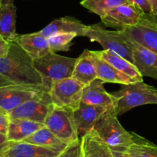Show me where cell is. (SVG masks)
I'll return each instance as SVG.
<instances>
[{"mask_svg":"<svg viewBox=\"0 0 157 157\" xmlns=\"http://www.w3.org/2000/svg\"><path fill=\"white\" fill-rule=\"evenodd\" d=\"M13 85L46 86L33 59L16 40L10 42L7 55L0 58V87Z\"/></svg>","mask_w":157,"mask_h":157,"instance_id":"6da1fadb","label":"cell"},{"mask_svg":"<svg viewBox=\"0 0 157 157\" xmlns=\"http://www.w3.org/2000/svg\"><path fill=\"white\" fill-rule=\"evenodd\" d=\"M111 94L116 98L115 111L117 116L140 105L157 104V88L143 81L122 84L120 90Z\"/></svg>","mask_w":157,"mask_h":157,"instance_id":"7a4b0ae2","label":"cell"},{"mask_svg":"<svg viewBox=\"0 0 157 157\" xmlns=\"http://www.w3.org/2000/svg\"><path fill=\"white\" fill-rule=\"evenodd\" d=\"M117 116L115 109L106 110L96 123L93 130L111 149L126 150L132 143V134L120 124Z\"/></svg>","mask_w":157,"mask_h":157,"instance_id":"3957f363","label":"cell"},{"mask_svg":"<svg viewBox=\"0 0 157 157\" xmlns=\"http://www.w3.org/2000/svg\"><path fill=\"white\" fill-rule=\"evenodd\" d=\"M75 63L76 59L63 56L56 52L33 60L35 68L49 88L52 82L72 77Z\"/></svg>","mask_w":157,"mask_h":157,"instance_id":"277c9868","label":"cell"},{"mask_svg":"<svg viewBox=\"0 0 157 157\" xmlns=\"http://www.w3.org/2000/svg\"><path fill=\"white\" fill-rule=\"evenodd\" d=\"M84 36L89 38L90 41L99 43L105 50L112 51L130 63H133L132 50L129 40L120 29L111 31L95 24L87 25Z\"/></svg>","mask_w":157,"mask_h":157,"instance_id":"5b68a950","label":"cell"},{"mask_svg":"<svg viewBox=\"0 0 157 157\" xmlns=\"http://www.w3.org/2000/svg\"><path fill=\"white\" fill-rule=\"evenodd\" d=\"M85 86L72 77L56 81L51 84L49 94L54 106L76 109L81 102Z\"/></svg>","mask_w":157,"mask_h":157,"instance_id":"8992f818","label":"cell"},{"mask_svg":"<svg viewBox=\"0 0 157 157\" xmlns=\"http://www.w3.org/2000/svg\"><path fill=\"white\" fill-rule=\"evenodd\" d=\"M44 125L68 146L75 144L81 140L75 127L73 113L69 109L54 107L46 117Z\"/></svg>","mask_w":157,"mask_h":157,"instance_id":"52a82bcc","label":"cell"},{"mask_svg":"<svg viewBox=\"0 0 157 157\" xmlns=\"http://www.w3.org/2000/svg\"><path fill=\"white\" fill-rule=\"evenodd\" d=\"M121 32L129 39L157 54V16L144 13L139 22Z\"/></svg>","mask_w":157,"mask_h":157,"instance_id":"ba28073f","label":"cell"},{"mask_svg":"<svg viewBox=\"0 0 157 157\" xmlns=\"http://www.w3.org/2000/svg\"><path fill=\"white\" fill-rule=\"evenodd\" d=\"M49 88L43 85H13L0 87V110L10 113L19 105Z\"/></svg>","mask_w":157,"mask_h":157,"instance_id":"9c48e42d","label":"cell"},{"mask_svg":"<svg viewBox=\"0 0 157 157\" xmlns=\"http://www.w3.org/2000/svg\"><path fill=\"white\" fill-rule=\"evenodd\" d=\"M54 107L49 92H45L25 101L9 114L11 119H24L44 124L46 117Z\"/></svg>","mask_w":157,"mask_h":157,"instance_id":"30bf717a","label":"cell"},{"mask_svg":"<svg viewBox=\"0 0 157 157\" xmlns=\"http://www.w3.org/2000/svg\"><path fill=\"white\" fill-rule=\"evenodd\" d=\"M144 13L136 5L129 2L112 9L100 18L105 26L121 29L138 23Z\"/></svg>","mask_w":157,"mask_h":157,"instance_id":"8fae6325","label":"cell"},{"mask_svg":"<svg viewBox=\"0 0 157 157\" xmlns=\"http://www.w3.org/2000/svg\"><path fill=\"white\" fill-rule=\"evenodd\" d=\"M63 151L25 142L8 141L0 148V157H57Z\"/></svg>","mask_w":157,"mask_h":157,"instance_id":"7c38bea8","label":"cell"},{"mask_svg":"<svg viewBox=\"0 0 157 157\" xmlns=\"http://www.w3.org/2000/svg\"><path fill=\"white\" fill-rule=\"evenodd\" d=\"M106 110L102 106L81 102L79 106L72 112L78 136L82 137L93 130L96 123Z\"/></svg>","mask_w":157,"mask_h":157,"instance_id":"4fadbf2b","label":"cell"},{"mask_svg":"<svg viewBox=\"0 0 157 157\" xmlns=\"http://www.w3.org/2000/svg\"><path fill=\"white\" fill-rule=\"evenodd\" d=\"M103 81L99 78L85 86L82 91L81 102L97 106H102L105 109H113L116 106V98L105 91Z\"/></svg>","mask_w":157,"mask_h":157,"instance_id":"5bb4252c","label":"cell"},{"mask_svg":"<svg viewBox=\"0 0 157 157\" xmlns=\"http://www.w3.org/2000/svg\"><path fill=\"white\" fill-rule=\"evenodd\" d=\"M132 50V60L142 76L157 79V54L129 39Z\"/></svg>","mask_w":157,"mask_h":157,"instance_id":"9a60e30c","label":"cell"},{"mask_svg":"<svg viewBox=\"0 0 157 157\" xmlns=\"http://www.w3.org/2000/svg\"><path fill=\"white\" fill-rule=\"evenodd\" d=\"M15 40L33 60L52 52L47 38L38 32L31 34L18 35Z\"/></svg>","mask_w":157,"mask_h":157,"instance_id":"2e32d148","label":"cell"},{"mask_svg":"<svg viewBox=\"0 0 157 157\" xmlns=\"http://www.w3.org/2000/svg\"><path fill=\"white\" fill-rule=\"evenodd\" d=\"M91 52L94 59L97 78L104 82H113L120 85L134 82L132 78L118 71L102 58L99 51H91Z\"/></svg>","mask_w":157,"mask_h":157,"instance_id":"e0dca14e","label":"cell"},{"mask_svg":"<svg viewBox=\"0 0 157 157\" xmlns=\"http://www.w3.org/2000/svg\"><path fill=\"white\" fill-rule=\"evenodd\" d=\"M87 25H84L80 21L72 17H63L54 19L52 22L38 33L46 38L59 33H73L77 36H84Z\"/></svg>","mask_w":157,"mask_h":157,"instance_id":"ac0fdd59","label":"cell"},{"mask_svg":"<svg viewBox=\"0 0 157 157\" xmlns=\"http://www.w3.org/2000/svg\"><path fill=\"white\" fill-rule=\"evenodd\" d=\"M72 77L84 86L88 85L97 78L96 66L91 51L86 49L76 59Z\"/></svg>","mask_w":157,"mask_h":157,"instance_id":"d6986e66","label":"cell"},{"mask_svg":"<svg viewBox=\"0 0 157 157\" xmlns=\"http://www.w3.org/2000/svg\"><path fill=\"white\" fill-rule=\"evenodd\" d=\"M82 157H113L109 146L94 130L81 137Z\"/></svg>","mask_w":157,"mask_h":157,"instance_id":"ffe728a7","label":"cell"},{"mask_svg":"<svg viewBox=\"0 0 157 157\" xmlns=\"http://www.w3.org/2000/svg\"><path fill=\"white\" fill-rule=\"evenodd\" d=\"M45 126L43 123L24 119H11L9 125L7 139L12 142H22L39 129Z\"/></svg>","mask_w":157,"mask_h":157,"instance_id":"44dd1931","label":"cell"},{"mask_svg":"<svg viewBox=\"0 0 157 157\" xmlns=\"http://www.w3.org/2000/svg\"><path fill=\"white\" fill-rule=\"evenodd\" d=\"M16 8L14 3L0 6V36L8 42L14 41L17 37L16 31Z\"/></svg>","mask_w":157,"mask_h":157,"instance_id":"7402d4cb","label":"cell"},{"mask_svg":"<svg viewBox=\"0 0 157 157\" xmlns=\"http://www.w3.org/2000/svg\"><path fill=\"white\" fill-rule=\"evenodd\" d=\"M99 52L102 58L105 59L115 69L129 76L134 82L143 81V76L139 72L136 66L127 59L110 50L103 49L102 51H99Z\"/></svg>","mask_w":157,"mask_h":157,"instance_id":"603a6c76","label":"cell"},{"mask_svg":"<svg viewBox=\"0 0 157 157\" xmlns=\"http://www.w3.org/2000/svg\"><path fill=\"white\" fill-rule=\"evenodd\" d=\"M22 142L36 145V146H43V147L60 149V150H64L69 146L66 143L56 136L46 126L39 129Z\"/></svg>","mask_w":157,"mask_h":157,"instance_id":"cb8c5ba5","label":"cell"},{"mask_svg":"<svg viewBox=\"0 0 157 157\" xmlns=\"http://www.w3.org/2000/svg\"><path fill=\"white\" fill-rule=\"evenodd\" d=\"M132 143L126 149L132 157H157V146L144 137L131 132Z\"/></svg>","mask_w":157,"mask_h":157,"instance_id":"d4e9b609","label":"cell"},{"mask_svg":"<svg viewBox=\"0 0 157 157\" xmlns=\"http://www.w3.org/2000/svg\"><path fill=\"white\" fill-rule=\"evenodd\" d=\"M126 3H129L127 0H82L80 2L84 8L98 15L99 17L112 9Z\"/></svg>","mask_w":157,"mask_h":157,"instance_id":"484cf974","label":"cell"},{"mask_svg":"<svg viewBox=\"0 0 157 157\" xmlns=\"http://www.w3.org/2000/svg\"><path fill=\"white\" fill-rule=\"evenodd\" d=\"M77 35L75 33H59L48 38L52 52L63 51L66 52L70 49L72 45V40Z\"/></svg>","mask_w":157,"mask_h":157,"instance_id":"4316f807","label":"cell"},{"mask_svg":"<svg viewBox=\"0 0 157 157\" xmlns=\"http://www.w3.org/2000/svg\"><path fill=\"white\" fill-rule=\"evenodd\" d=\"M57 157H82L81 140L75 144L69 145Z\"/></svg>","mask_w":157,"mask_h":157,"instance_id":"83f0119b","label":"cell"},{"mask_svg":"<svg viewBox=\"0 0 157 157\" xmlns=\"http://www.w3.org/2000/svg\"><path fill=\"white\" fill-rule=\"evenodd\" d=\"M10 120L11 118L8 113L0 110V133L7 135Z\"/></svg>","mask_w":157,"mask_h":157,"instance_id":"f1b7e54d","label":"cell"},{"mask_svg":"<svg viewBox=\"0 0 157 157\" xmlns=\"http://www.w3.org/2000/svg\"><path fill=\"white\" fill-rule=\"evenodd\" d=\"M127 1L130 3L135 4L137 6L140 7L145 13L152 14V10H151L149 0H127Z\"/></svg>","mask_w":157,"mask_h":157,"instance_id":"f546056e","label":"cell"},{"mask_svg":"<svg viewBox=\"0 0 157 157\" xmlns=\"http://www.w3.org/2000/svg\"><path fill=\"white\" fill-rule=\"evenodd\" d=\"M10 42H8L0 36V58L7 55L10 49Z\"/></svg>","mask_w":157,"mask_h":157,"instance_id":"4dcf8cb0","label":"cell"},{"mask_svg":"<svg viewBox=\"0 0 157 157\" xmlns=\"http://www.w3.org/2000/svg\"><path fill=\"white\" fill-rule=\"evenodd\" d=\"M111 150L113 157H132L126 150L120 151L115 150V149H111Z\"/></svg>","mask_w":157,"mask_h":157,"instance_id":"1f68e13d","label":"cell"},{"mask_svg":"<svg viewBox=\"0 0 157 157\" xmlns=\"http://www.w3.org/2000/svg\"><path fill=\"white\" fill-rule=\"evenodd\" d=\"M149 2L150 4L152 15L157 16V0H149Z\"/></svg>","mask_w":157,"mask_h":157,"instance_id":"d6a6232c","label":"cell"},{"mask_svg":"<svg viewBox=\"0 0 157 157\" xmlns=\"http://www.w3.org/2000/svg\"><path fill=\"white\" fill-rule=\"evenodd\" d=\"M8 139H7V136L5 134L0 133V148L2 147L6 142H8Z\"/></svg>","mask_w":157,"mask_h":157,"instance_id":"836d02e7","label":"cell"},{"mask_svg":"<svg viewBox=\"0 0 157 157\" xmlns=\"http://www.w3.org/2000/svg\"><path fill=\"white\" fill-rule=\"evenodd\" d=\"M14 0H1V3L2 5H4V4H11L13 3Z\"/></svg>","mask_w":157,"mask_h":157,"instance_id":"e575fe53","label":"cell"},{"mask_svg":"<svg viewBox=\"0 0 157 157\" xmlns=\"http://www.w3.org/2000/svg\"><path fill=\"white\" fill-rule=\"evenodd\" d=\"M1 5H2V3H1V0H0V6H1Z\"/></svg>","mask_w":157,"mask_h":157,"instance_id":"d590c367","label":"cell"}]
</instances>
